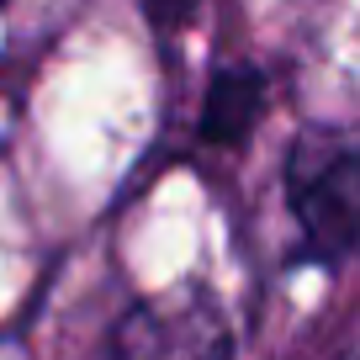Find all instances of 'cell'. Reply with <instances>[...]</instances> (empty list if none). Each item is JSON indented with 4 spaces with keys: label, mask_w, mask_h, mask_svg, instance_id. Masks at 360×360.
<instances>
[{
    "label": "cell",
    "mask_w": 360,
    "mask_h": 360,
    "mask_svg": "<svg viewBox=\"0 0 360 360\" xmlns=\"http://www.w3.org/2000/svg\"><path fill=\"white\" fill-rule=\"evenodd\" d=\"M281 191H286V212L302 233L297 259L339 276L360 244V148L349 127L339 122L297 127L286 143Z\"/></svg>",
    "instance_id": "6da1fadb"
},
{
    "label": "cell",
    "mask_w": 360,
    "mask_h": 360,
    "mask_svg": "<svg viewBox=\"0 0 360 360\" xmlns=\"http://www.w3.org/2000/svg\"><path fill=\"white\" fill-rule=\"evenodd\" d=\"M238 334L207 281L138 297L106 334V360H233Z\"/></svg>",
    "instance_id": "7a4b0ae2"
},
{
    "label": "cell",
    "mask_w": 360,
    "mask_h": 360,
    "mask_svg": "<svg viewBox=\"0 0 360 360\" xmlns=\"http://www.w3.org/2000/svg\"><path fill=\"white\" fill-rule=\"evenodd\" d=\"M265 101H270V75L259 64H217L202 96L196 138L207 148H244L265 117Z\"/></svg>",
    "instance_id": "3957f363"
},
{
    "label": "cell",
    "mask_w": 360,
    "mask_h": 360,
    "mask_svg": "<svg viewBox=\"0 0 360 360\" xmlns=\"http://www.w3.org/2000/svg\"><path fill=\"white\" fill-rule=\"evenodd\" d=\"M138 6H143L148 27H154L159 37H175L180 27L196 16V6H202V0H138Z\"/></svg>",
    "instance_id": "277c9868"
},
{
    "label": "cell",
    "mask_w": 360,
    "mask_h": 360,
    "mask_svg": "<svg viewBox=\"0 0 360 360\" xmlns=\"http://www.w3.org/2000/svg\"><path fill=\"white\" fill-rule=\"evenodd\" d=\"M0 6H6V0H0Z\"/></svg>",
    "instance_id": "5b68a950"
}]
</instances>
